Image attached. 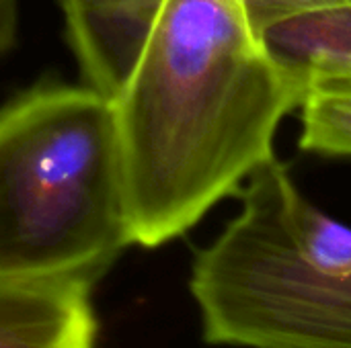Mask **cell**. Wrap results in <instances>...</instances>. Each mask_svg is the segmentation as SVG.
<instances>
[{"instance_id": "cell-9", "label": "cell", "mask_w": 351, "mask_h": 348, "mask_svg": "<svg viewBox=\"0 0 351 348\" xmlns=\"http://www.w3.org/2000/svg\"><path fill=\"white\" fill-rule=\"evenodd\" d=\"M16 0H0V55L14 43Z\"/></svg>"}, {"instance_id": "cell-5", "label": "cell", "mask_w": 351, "mask_h": 348, "mask_svg": "<svg viewBox=\"0 0 351 348\" xmlns=\"http://www.w3.org/2000/svg\"><path fill=\"white\" fill-rule=\"evenodd\" d=\"M93 283L0 279V348H99Z\"/></svg>"}, {"instance_id": "cell-6", "label": "cell", "mask_w": 351, "mask_h": 348, "mask_svg": "<svg viewBox=\"0 0 351 348\" xmlns=\"http://www.w3.org/2000/svg\"><path fill=\"white\" fill-rule=\"evenodd\" d=\"M261 37L267 49L302 78L323 66L351 68V6L280 23Z\"/></svg>"}, {"instance_id": "cell-3", "label": "cell", "mask_w": 351, "mask_h": 348, "mask_svg": "<svg viewBox=\"0 0 351 348\" xmlns=\"http://www.w3.org/2000/svg\"><path fill=\"white\" fill-rule=\"evenodd\" d=\"M195 254L189 289L208 345L351 348V228L315 207L276 158Z\"/></svg>"}, {"instance_id": "cell-8", "label": "cell", "mask_w": 351, "mask_h": 348, "mask_svg": "<svg viewBox=\"0 0 351 348\" xmlns=\"http://www.w3.org/2000/svg\"><path fill=\"white\" fill-rule=\"evenodd\" d=\"M253 29L263 35L267 29L321 10L351 6V0H243Z\"/></svg>"}, {"instance_id": "cell-2", "label": "cell", "mask_w": 351, "mask_h": 348, "mask_svg": "<svg viewBox=\"0 0 351 348\" xmlns=\"http://www.w3.org/2000/svg\"><path fill=\"white\" fill-rule=\"evenodd\" d=\"M115 107L47 84L0 111V279L97 283L132 246Z\"/></svg>"}, {"instance_id": "cell-7", "label": "cell", "mask_w": 351, "mask_h": 348, "mask_svg": "<svg viewBox=\"0 0 351 348\" xmlns=\"http://www.w3.org/2000/svg\"><path fill=\"white\" fill-rule=\"evenodd\" d=\"M300 148L325 156H351V68L306 72Z\"/></svg>"}, {"instance_id": "cell-1", "label": "cell", "mask_w": 351, "mask_h": 348, "mask_svg": "<svg viewBox=\"0 0 351 348\" xmlns=\"http://www.w3.org/2000/svg\"><path fill=\"white\" fill-rule=\"evenodd\" d=\"M304 78L253 29L243 0H165L113 101L132 240L162 246L274 160Z\"/></svg>"}, {"instance_id": "cell-4", "label": "cell", "mask_w": 351, "mask_h": 348, "mask_svg": "<svg viewBox=\"0 0 351 348\" xmlns=\"http://www.w3.org/2000/svg\"><path fill=\"white\" fill-rule=\"evenodd\" d=\"M68 41L86 86L109 98L121 92L165 0H60Z\"/></svg>"}]
</instances>
